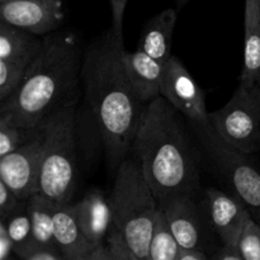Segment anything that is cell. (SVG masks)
<instances>
[{
  "label": "cell",
  "mask_w": 260,
  "mask_h": 260,
  "mask_svg": "<svg viewBox=\"0 0 260 260\" xmlns=\"http://www.w3.org/2000/svg\"><path fill=\"white\" fill-rule=\"evenodd\" d=\"M43 36L0 20V60L29 66L42 48Z\"/></svg>",
  "instance_id": "ac0fdd59"
},
{
  "label": "cell",
  "mask_w": 260,
  "mask_h": 260,
  "mask_svg": "<svg viewBox=\"0 0 260 260\" xmlns=\"http://www.w3.org/2000/svg\"><path fill=\"white\" fill-rule=\"evenodd\" d=\"M22 202L23 201H20L8 188V185L0 180V218L7 220L9 216H12L19 208Z\"/></svg>",
  "instance_id": "484cf974"
},
{
  "label": "cell",
  "mask_w": 260,
  "mask_h": 260,
  "mask_svg": "<svg viewBox=\"0 0 260 260\" xmlns=\"http://www.w3.org/2000/svg\"><path fill=\"white\" fill-rule=\"evenodd\" d=\"M208 215L222 245L238 246L239 239L253 218L250 208L240 198L229 196L216 188L206 190Z\"/></svg>",
  "instance_id": "8fae6325"
},
{
  "label": "cell",
  "mask_w": 260,
  "mask_h": 260,
  "mask_svg": "<svg viewBox=\"0 0 260 260\" xmlns=\"http://www.w3.org/2000/svg\"><path fill=\"white\" fill-rule=\"evenodd\" d=\"M112 10V30L116 35L123 36V15L128 0H109Z\"/></svg>",
  "instance_id": "4316f807"
},
{
  "label": "cell",
  "mask_w": 260,
  "mask_h": 260,
  "mask_svg": "<svg viewBox=\"0 0 260 260\" xmlns=\"http://www.w3.org/2000/svg\"><path fill=\"white\" fill-rule=\"evenodd\" d=\"M180 245L170 229L164 211L159 207L149 246V260H177Z\"/></svg>",
  "instance_id": "ffe728a7"
},
{
  "label": "cell",
  "mask_w": 260,
  "mask_h": 260,
  "mask_svg": "<svg viewBox=\"0 0 260 260\" xmlns=\"http://www.w3.org/2000/svg\"><path fill=\"white\" fill-rule=\"evenodd\" d=\"M131 151L159 202L178 193L194 194L197 160L180 113L161 95L147 104Z\"/></svg>",
  "instance_id": "3957f363"
},
{
  "label": "cell",
  "mask_w": 260,
  "mask_h": 260,
  "mask_svg": "<svg viewBox=\"0 0 260 260\" xmlns=\"http://www.w3.org/2000/svg\"><path fill=\"white\" fill-rule=\"evenodd\" d=\"M189 124L216 169L233 185L238 197L254 211V220L260 223V173L248 159L249 154L218 136L210 121H189Z\"/></svg>",
  "instance_id": "8992f818"
},
{
  "label": "cell",
  "mask_w": 260,
  "mask_h": 260,
  "mask_svg": "<svg viewBox=\"0 0 260 260\" xmlns=\"http://www.w3.org/2000/svg\"><path fill=\"white\" fill-rule=\"evenodd\" d=\"M213 259L244 260L240 250H239V246H229V245H222V248L218 249L217 253L213 254Z\"/></svg>",
  "instance_id": "f1b7e54d"
},
{
  "label": "cell",
  "mask_w": 260,
  "mask_h": 260,
  "mask_svg": "<svg viewBox=\"0 0 260 260\" xmlns=\"http://www.w3.org/2000/svg\"><path fill=\"white\" fill-rule=\"evenodd\" d=\"M207 258V254L202 249L180 248L177 260H206Z\"/></svg>",
  "instance_id": "f546056e"
},
{
  "label": "cell",
  "mask_w": 260,
  "mask_h": 260,
  "mask_svg": "<svg viewBox=\"0 0 260 260\" xmlns=\"http://www.w3.org/2000/svg\"><path fill=\"white\" fill-rule=\"evenodd\" d=\"M210 124L228 144L246 154L260 149V85L240 84L230 101L210 113Z\"/></svg>",
  "instance_id": "52a82bcc"
},
{
  "label": "cell",
  "mask_w": 260,
  "mask_h": 260,
  "mask_svg": "<svg viewBox=\"0 0 260 260\" xmlns=\"http://www.w3.org/2000/svg\"><path fill=\"white\" fill-rule=\"evenodd\" d=\"M175 2H177V5H178V8H179V9H180V8H183V7H184V5L187 4V3L189 2V0H175Z\"/></svg>",
  "instance_id": "4dcf8cb0"
},
{
  "label": "cell",
  "mask_w": 260,
  "mask_h": 260,
  "mask_svg": "<svg viewBox=\"0 0 260 260\" xmlns=\"http://www.w3.org/2000/svg\"><path fill=\"white\" fill-rule=\"evenodd\" d=\"M239 250L244 260H260V223L254 218L248 222L239 239Z\"/></svg>",
  "instance_id": "cb8c5ba5"
},
{
  "label": "cell",
  "mask_w": 260,
  "mask_h": 260,
  "mask_svg": "<svg viewBox=\"0 0 260 260\" xmlns=\"http://www.w3.org/2000/svg\"><path fill=\"white\" fill-rule=\"evenodd\" d=\"M74 213L81 231L95 246L107 243L112 221L111 203L99 189H91L83 200L73 203Z\"/></svg>",
  "instance_id": "5bb4252c"
},
{
  "label": "cell",
  "mask_w": 260,
  "mask_h": 260,
  "mask_svg": "<svg viewBox=\"0 0 260 260\" xmlns=\"http://www.w3.org/2000/svg\"><path fill=\"white\" fill-rule=\"evenodd\" d=\"M160 95L188 121H210L205 93L177 56H172L165 63Z\"/></svg>",
  "instance_id": "9c48e42d"
},
{
  "label": "cell",
  "mask_w": 260,
  "mask_h": 260,
  "mask_svg": "<svg viewBox=\"0 0 260 260\" xmlns=\"http://www.w3.org/2000/svg\"><path fill=\"white\" fill-rule=\"evenodd\" d=\"M53 223L56 245L65 260H88L89 255L98 248L81 231L71 202L56 203Z\"/></svg>",
  "instance_id": "9a60e30c"
},
{
  "label": "cell",
  "mask_w": 260,
  "mask_h": 260,
  "mask_svg": "<svg viewBox=\"0 0 260 260\" xmlns=\"http://www.w3.org/2000/svg\"><path fill=\"white\" fill-rule=\"evenodd\" d=\"M122 62L127 80L142 103L149 104L160 96L165 63L155 60L139 48L135 52L124 51Z\"/></svg>",
  "instance_id": "4fadbf2b"
},
{
  "label": "cell",
  "mask_w": 260,
  "mask_h": 260,
  "mask_svg": "<svg viewBox=\"0 0 260 260\" xmlns=\"http://www.w3.org/2000/svg\"><path fill=\"white\" fill-rule=\"evenodd\" d=\"M56 203L38 192L25 201V208L32 222L33 240L50 246H57L53 234Z\"/></svg>",
  "instance_id": "d6986e66"
},
{
  "label": "cell",
  "mask_w": 260,
  "mask_h": 260,
  "mask_svg": "<svg viewBox=\"0 0 260 260\" xmlns=\"http://www.w3.org/2000/svg\"><path fill=\"white\" fill-rule=\"evenodd\" d=\"M159 207L164 211L173 234L180 248L202 249L198 208L192 193H178L160 201Z\"/></svg>",
  "instance_id": "7c38bea8"
},
{
  "label": "cell",
  "mask_w": 260,
  "mask_h": 260,
  "mask_svg": "<svg viewBox=\"0 0 260 260\" xmlns=\"http://www.w3.org/2000/svg\"><path fill=\"white\" fill-rule=\"evenodd\" d=\"M14 254L23 260H65L57 246L40 244L33 239L15 249Z\"/></svg>",
  "instance_id": "d4e9b609"
},
{
  "label": "cell",
  "mask_w": 260,
  "mask_h": 260,
  "mask_svg": "<svg viewBox=\"0 0 260 260\" xmlns=\"http://www.w3.org/2000/svg\"><path fill=\"white\" fill-rule=\"evenodd\" d=\"M43 157V136L41 134L14 151L0 156V180L20 201L40 192Z\"/></svg>",
  "instance_id": "ba28073f"
},
{
  "label": "cell",
  "mask_w": 260,
  "mask_h": 260,
  "mask_svg": "<svg viewBox=\"0 0 260 260\" xmlns=\"http://www.w3.org/2000/svg\"><path fill=\"white\" fill-rule=\"evenodd\" d=\"M83 51L73 30L43 36L42 48L19 88L0 103V114L25 128H40L57 109L78 104Z\"/></svg>",
  "instance_id": "7a4b0ae2"
},
{
  "label": "cell",
  "mask_w": 260,
  "mask_h": 260,
  "mask_svg": "<svg viewBox=\"0 0 260 260\" xmlns=\"http://www.w3.org/2000/svg\"><path fill=\"white\" fill-rule=\"evenodd\" d=\"M244 60L240 84L260 85V0H245Z\"/></svg>",
  "instance_id": "e0dca14e"
},
{
  "label": "cell",
  "mask_w": 260,
  "mask_h": 260,
  "mask_svg": "<svg viewBox=\"0 0 260 260\" xmlns=\"http://www.w3.org/2000/svg\"><path fill=\"white\" fill-rule=\"evenodd\" d=\"M41 134L40 128H25L13 123L5 116L0 114V156L14 151Z\"/></svg>",
  "instance_id": "44dd1931"
},
{
  "label": "cell",
  "mask_w": 260,
  "mask_h": 260,
  "mask_svg": "<svg viewBox=\"0 0 260 260\" xmlns=\"http://www.w3.org/2000/svg\"><path fill=\"white\" fill-rule=\"evenodd\" d=\"M177 22V10L169 8L145 24L137 48L162 63L172 57V42Z\"/></svg>",
  "instance_id": "2e32d148"
},
{
  "label": "cell",
  "mask_w": 260,
  "mask_h": 260,
  "mask_svg": "<svg viewBox=\"0 0 260 260\" xmlns=\"http://www.w3.org/2000/svg\"><path fill=\"white\" fill-rule=\"evenodd\" d=\"M14 254V243L10 238L5 220L0 218V260H7Z\"/></svg>",
  "instance_id": "83f0119b"
},
{
  "label": "cell",
  "mask_w": 260,
  "mask_h": 260,
  "mask_svg": "<svg viewBox=\"0 0 260 260\" xmlns=\"http://www.w3.org/2000/svg\"><path fill=\"white\" fill-rule=\"evenodd\" d=\"M76 104L51 113L41 124L43 157L40 192L55 203L71 202L76 185Z\"/></svg>",
  "instance_id": "5b68a950"
},
{
  "label": "cell",
  "mask_w": 260,
  "mask_h": 260,
  "mask_svg": "<svg viewBox=\"0 0 260 260\" xmlns=\"http://www.w3.org/2000/svg\"><path fill=\"white\" fill-rule=\"evenodd\" d=\"M112 221L107 245L116 260H149L159 201L136 159L118 165L109 198Z\"/></svg>",
  "instance_id": "277c9868"
},
{
  "label": "cell",
  "mask_w": 260,
  "mask_h": 260,
  "mask_svg": "<svg viewBox=\"0 0 260 260\" xmlns=\"http://www.w3.org/2000/svg\"><path fill=\"white\" fill-rule=\"evenodd\" d=\"M5 222H7L8 233L14 243V250L33 239L32 222L25 208V202L24 207L18 208L12 216L5 220Z\"/></svg>",
  "instance_id": "603a6c76"
},
{
  "label": "cell",
  "mask_w": 260,
  "mask_h": 260,
  "mask_svg": "<svg viewBox=\"0 0 260 260\" xmlns=\"http://www.w3.org/2000/svg\"><path fill=\"white\" fill-rule=\"evenodd\" d=\"M123 36L111 29L86 47L81 66L84 93L112 164H121L131 151L147 104L126 78L122 62Z\"/></svg>",
  "instance_id": "6da1fadb"
},
{
  "label": "cell",
  "mask_w": 260,
  "mask_h": 260,
  "mask_svg": "<svg viewBox=\"0 0 260 260\" xmlns=\"http://www.w3.org/2000/svg\"><path fill=\"white\" fill-rule=\"evenodd\" d=\"M0 20L46 36L65 20V0H0Z\"/></svg>",
  "instance_id": "30bf717a"
},
{
  "label": "cell",
  "mask_w": 260,
  "mask_h": 260,
  "mask_svg": "<svg viewBox=\"0 0 260 260\" xmlns=\"http://www.w3.org/2000/svg\"><path fill=\"white\" fill-rule=\"evenodd\" d=\"M29 66L0 60V103L7 101L20 86Z\"/></svg>",
  "instance_id": "7402d4cb"
}]
</instances>
